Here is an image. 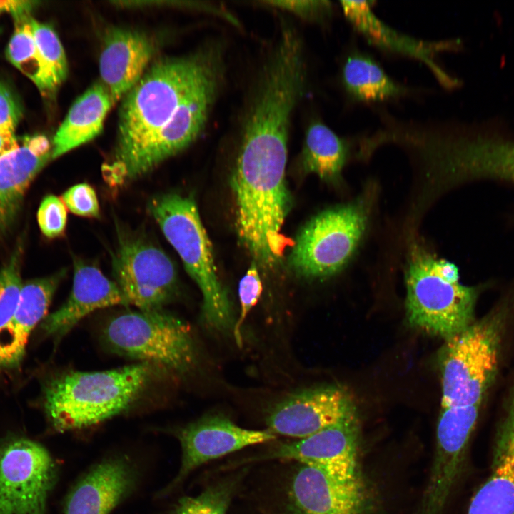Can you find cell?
I'll return each instance as SVG.
<instances>
[{
  "instance_id": "obj_7",
  "label": "cell",
  "mask_w": 514,
  "mask_h": 514,
  "mask_svg": "<svg viewBox=\"0 0 514 514\" xmlns=\"http://www.w3.org/2000/svg\"><path fill=\"white\" fill-rule=\"evenodd\" d=\"M148 211L198 286L206 325L218 331L233 328L231 303L218 276L212 246L194 199L175 193L162 194L151 200Z\"/></svg>"
},
{
  "instance_id": "obj_23",
  "label": "cell",
  "mask_w": 514,
  "mask_h": 514,
  "mask_svg": "<svg viewBox=\"0 0 514 514\" xmlns=\"http://www.w3.org/2000/svg\"><path fill=\"white\" fill-rule=\"evenodd\" d=\"M135 474L121 458L93 467L75 485L66 498L65 514H109L131 491Z\"/></svg>"
},
{
  "instance_id": "obj_35",
  "label": "cell",
  "mask_w": 514,
  "mask_h": 514,
  "mask_svg": "<svg viewBox=\"0 0 514 514\" xmlns=\"http://www.w3.org/2000/svg\"><path fill=\"white\" fill-rule=\"evenodd\" d=\"M21 107L11 90L0 82V133L15 136Z\"/></svg>"
},
{
  "instance_id": "obj_15",
  "label": "cell",
  "mask_w": 514,
  "mask_h": 514,
  "mask_svg": "<svg viewBox=\"0 0 514 514\" xmlns=\"http://www.w3.org/2000/svg\"><path fill=\"white\" fill-rule=\"evenodd\" d=\"M372 1H341L348 22L369 44L383 51L409 57L423 63L439 84L446 89L458 84L440 65V54L456 50V40L427 41L401 33L381 21L373 10Z\"/></svg>"
},
{
  "instance_id": "obj_18",
  "label": "cell",
  "mask_w": 514,
  "mask_h": 514,
  "mask_svg": "<svg viewBox=\"0 0 514 514\" xmlns=\"http://www.w3.org/2000/svg\"><path fill=\"white\" fill-rule=\"evenodd\" d=\"M466 514H514V378L495 428L488 475Z\"/></svg>"
},
{
  "instance_id": "obj_27",
  "label": "cell",
  "mask_w": 514,
  "mask_h": 514,
  "mask_svg": "<svg viewBox=\"0 0 514 514\" xmlns=\"http://www.w3.org/2000/svg\"><path fill=\"white\" fill-rule=\"evenodd\" d=\"M29 23L43 64L44 89L41 94L49 96L56 92L66 78L68 66L66 55L52 28L32 17Z\"/></svg>"
},
{
  "instance_id": "obj_26",
  "label": "cell",
  "mask_w": 514,
  "mask_h": 514,
  "mask_svg": "<svg viewBox=\"0 0 514 514\" xmlns=\"http://www.w3.org/2000/svg\"><path fill=\"white\" fill-rule=\"evenodd\" d=\"M350 154L349 140L316 120L306 131L300 163L305 173H314L326 183L336 184Z\"/></svg>"
},
{
  "instance_id": "obj_6",
  "label": "cell",
  "mask_w": 514,
  "mask_h": 514,
  "mask_svg": "<svg viewBox=\"0 0 514 514\" xmlns=\"http://www.w3.org/2000/svg\"><path fill=\"white\" fill-rule=\"evenodd\" d=\"M405 276L406 316L411 326L447 340L475 320L480 288L460 283L454 263L415 246Z\"/></svg>"
},
{
  "instance_id": "obj_22",
  "label": "cell",
  "mask_w": 514,
  "mask_h": 514,
  "mask_svg": "<svg viewBox=\"0 0 514 514\" xmlns=\"http://www.w3.org/2000/svg\"><path fill=\"white\" fill-rule=\"evenodd\" d=\"M66 273L63 269L23 285L15 313L0 336V371L19 366L29 338L46 316L53 296Z\"/></svg>"
},
{
  "instance_id": "obj_10",
  "label": "cell",
  "mask_w": 514,
  "mask_h": 514,
  "mask_svg": "<svg viewBox=\"0 0 514 514\" xmlns=\"http://www.w3.org/2000/svg\"><path fill=\"white\" fill-rule=\"evenodd\" d=\"M112 268L128 304L138 310H162L178 292L172 261L160 248L142 238H120Z\"/></svg>"
},
{
  "instance_id": "obj_9",
  "label": "cell",
  "mask_w": 514,
  "mask_h": 514,
  "mask_svg": "<svg viewBox=\"0 0 514 514\" xmlns=\"http://www.w3.org/2000/svg\"><path fill=\"white\" fill-rule=\"evenodd\" d=\"M368 217V202L362 197L318 213L297 235L288 256L291 268L309 279L336 274L356 251Z\"/></svg>"
},
{
  "instance_id": "obj_38",
  "label": "cell",
  "mask_w": 514,
  "mask_h": 514,
  "mask_svg": "<svg viewBox=\"0 0 514 514\" xmlns=\"http://www.w3.org/2000/svg\"><path fill=\"white\" fill-rule=\"evenodd\" d=\"M19 143L16 136L0 133V156L4 153L17 148Z\"/></svg>"
},
{
  "instance_id": "obj_30",
  "label": "cell",
  "mask_w": 514,
  "mask_h": 514,
  "mask_svg": "<svg viewBox=\"0 0 514 514\" xmlns=\"http://www.w3.org/2000/svg\"><path fill=\"white\" fill-rule=\"evenodd\" d=\"M22 247L21 244L16 247L0 270V336L15 313L24 285L21 278Z\"/></svg>"
},
{
  "instance_id": "obj_13",
  "label": "cell",
  "mask_w": 514,
  "mask_h": 514,
  "mask_svg": "<svg viewBox=\"0 0 514 514\" xmlns=\"http://www.w3.org/2000/svg\"><path fill=\"white\" fill-rule=\"evenodd\" d=\"M358 417L355 403L335 385L291 393L268 411L266 423L274 434L303 438L342 420Z\"/></svg>"
},
{
  "instance_id": "obj_33",
  "label": "cell",
  "mask_w": 514,
  "mask_h": 514,
  "mask_svg": "<svg viewBox=\"0 0 514 514\" xmlns=\"http://www.w3.org/2000/svg\"><path fill=\"white\" fill-rule=\"evenodd\" d=\"M261 4L290 12L302 19L314 22H322L328 19L333 11L332 3L324 0L262 1Z\"/></svg>"
},
{
  "instance_id": "obj_1",
  "label": "cell",
  "mask_w": 514,
  "mask_h": 514,
  "mask_svg": "<svg viewBox=\"0 0 514 514\" xmlns=\"http://www.w3.org/2000/svg\"><path fill=\"white\" fill-rule=\"evenodd\" d=\"M288 136L273 132L238 137L231 173L236 229L256 265L280 264L294 241L282 232L292 206L286 182Z\"/></svg>"
},
{
  "instance_id": "obj_36",
  "label": "cell",
  "mask_w": 514,
  "mask_h": 514,
  "mask_svg": "<svg viewBox=\"0 0 514 514\" xmlns=\"http://www.w3.org/2000/svg\"><path fill=\"white\" fill-rule=\"evenodd\" d=\"M32 1H0V11L10 13L15 21L26 19L35 6Z\"/></svg>"
},
{
  "instance_id": "obj_14",
  "label": "cell",
  "mask_w": 514,
  "mask_h": 514,
  "mask_svg": "<svg viewBox=\"0 0 514 514\" xmlns=\"http://www.w3.org/2000/svg\"><path fill=\"white\" fill-rule=\"evenodd\" d=\"M287 495L290 514H364L369 501L361 475L341 479L301 463L288 480Z\"/></svg>"
},
{
  "instance_id": "obj_4",
  "label": "cell",
  "mask_w": 514,
  "mask_h": 514,
  "mask_svg": "<svg viewBox=\"0 0 514 514\" xmlns=\"http://www.w3.org/2000/svg\"><path fill=\"white\" fill-rule=\"evenodd\" d=\"M514 320V302L502 299L440 350L441 407L483 405L497 381L508 333Z\"/></svg>"
},
{
  "instance_id": "obj_2",
  "label": "cell",
  "mask_w": 514,
  "mask_h": 514,
  "mask_svg": "<svg viewBox=\"0 0 514 514\" xmlns=\"http://www.w3.org/2000/svg\"><path fill=\"white\" fill-rule=\"evenodd\" d=\"M223 61V46L211 42L186 56L157 59L147 68L119 108L115 158L126 173L193 86Z\"/></svg>"
},
{
  "instance_id": "obj_31",
  "label": "cell",
  "mask_w": 514,
  "mask_h": 514,
  "mask_svg": "<svg viewBox=\"0 0 514 514\" xmlns=\"http://www.w3.org/2000/svg\"><path fill=\"white\" fill-rule=\"evenodd\" d=\"M263 286L257 265L252 262L238 285V296L241 311L236 321L233 332L236 344H243L241 328L251 309L257 303L262 293Z\"/></svg>"
},
{
  "instance_id": "obj_24",
  "label": "cell",
  "mask_w": 514,
  "mask_h": 514,
  "mask_svg": "<svg viewBox=\"0 0 514 514\" xmlns=\"http://www.w3.org/2000/svg\"><path fill=\"white\" fill-rule=\"evenodd\" d=\"M339 81L348 101L354 104L383 103L412 93L391 78L373 56L355 49L341 61Z\"/></svg>"
},
{
  "instance_id": "obj_5",
  "label": "cell",
  "mask_w": 514,
  "mask_h": 514,
  "mask_svg": "<svg viewBox=\"0 0 514 514\" xmlns=\"http://www.w3.org/2000/svg\"><path fill=\"white\" fill-rule=\"evenodd\" d=\"M398 139L401 147L418 156L430 173L448 183L477 178L514 182L513 141L413 121L400 126Z\"/></svg>"
},
{
  "instance_id": "obj_16",
  "label": "cell",
  "mask_w": 514,
  "mask_h": 514,
  "mask_svg": "<svg viewBox=\"0 0 514 514\" xmlns=\"http://www.w3.org/2000/svg\"><path fill=\"white\" fill-rule=\"evenodd\" d=\"M359 442V423L355 417L298 440L281 443L258 458L294 460L317 467L341 479H351L360 475Z\"/></svg>"
},
{
  "instance_id": "obj_37",
  "label": "cell",
  "mask_w": 514,
  "mask_h": 514,
  "mask_svg": "<svg viewBox=\"0 0 514 514\" xmlns=\"http://www.w3.org/2000/svg\"><path fill=\"white\" fill-rule=\"evenodd\" d=\"M103 173L105 180L111 185L120 184L127 178L124 166L117 161L112 165L104 166Z\"/></svg>"
},
{
  "instance_id": "obj_20",
  "label": "cell",
  "mask_w": 514,
  "mask_h": 514,
  "mask_svg": "<svg viewBox=\"0 0 514 514\" xmlns=\"http://www.w3.org/2000/svg\"><path fill=\"white\" fill-rule=\"evenodd\" d=\"M99 57V81L114 104L138 81L154 53L153 41L136 30L112 28L104 36Z\"/></svg>"
},
{
  "instance_id": "obj_19",
  "label": "cell",
  "mask_w": 514,
  "mask_h": 514,
  "mask_svg": "<svg viewBox=\"0 0 514 514\" xmlns=\"http://www.w3.org/2000/svg\"><path fill=\"white\" fill-rule=\"evenodd\" d=\"M74 268L72 289L68 299L40 323L42 333L56 342L94 311L128 305L116 282L107 278L99 268L79 258H74Z\"/></svg>"
},
{
  "instance_id": "obj_11",
  "label": "cell",
  "mask_w": 514,
  "mask_h": 514,
  "mask_svg": "<svg viewBox=\"0 0 514 514\" xmlns=\"http://www.w3.org/2000/svg\"><path fill=\"white\" fill-rule=\"evenodd\" d=\"M224 63L214 66L193 86L127 170V178L135 179L151 172L196 141L223 85Z\"/></svg>"
},
{
  "instance_id": "obj_3",
  "label": "cell",
  "mask_w": 514,
  "mask_h": 514,
  "mask_svg": "<svg viewBox=\"0 0 514 514\" xmlns=\"http://www.w3.org/2000/svg\"><path fill=\"white\" fill-rule=\"evenodd\" d=\"M165 372L147 362L103 371H64L46 386V413L61 432L98 424L129 409Z\"/></svg>"
},
{
  "instance_id": "obj_32",
  "label": "cell",
  "mask_w": 514,
  "mask_h": 514,
  "mask_svg": "<svg viewBox=\"0 0 514 514\" xmlns=\"http://www.w3.org/2000/svg\"><path fill=\"white\" fill-rule=\"evenodd\" d=\"M37 221L41 233L49 238L61 236L67 221L66 206L54 195H48L41 201L37 211Z\"/></svg>"
},
{
  "instance_id": "obj_8",
  "label": "cell",
  "mask_w": 514,
  "mask_h": 514,
  "mask_svg": "<svg viewBox=\"0 0 514 514\" xmlns=\"http://www.w3.org/2000/svg\"><path fill=\"white\" fill-rule=\"evenodd\" d=\"M101 339L113 353L158 365L177 376L190 373L198 362L190 326L163 309L115 315L105 323Z\"/></svg>"
},
{
  "instance_id": "obj_25",
  "label": "cell",
  "mask_w": 514,
  "mask_h": 514,
  "mask_svg": "<svg viewBox=\"0 0 514 514\" xmlns=\"http://www.w3.org/2000/svg\"><path fill=\"white\" fill-rule=\"evenodd\" d=\"M114 105L110 95L98 81L94 83L71 106L57 130L51 145V159L86 143L97 136L104 119Z\"/></svg>"
},
{
  "instance_id": "obj_12",
  "label": "cell",
  "mask_w": 514,
  "mask_h": 514,
  "mask_svg": "<svg viewBox=\"0 0 514 514\" xmlns=\"http://www.w3.org/2000/svg\"><path fill=\"white\" fill-rule=\"evenodd\" d=\"M55 465L41 445L22 438L0 445V514H44Z\"/></svg>"
},
{
  "instance_id": "obj_17",
  "label": "cell",
  "mask_w": 514,
  "mask_h": 514,
  "mask_svg": "<svg viewBox=\"0 0 514 514\" xmlns=\"http://www.w3.org/2000/svg\"><path fill=\"white\" fill-rule=\"evenodd\" d=\"M177 437L182 448V460L173 485L204 463L276 438L268 429L243 428L219 413H211L189 423L178 432Z\"/></svg>"
},
{
  "instance_id": "obj_29",
  "label": "cell",
  "mask_w": 514,
  "mask_h": 514,
  "mask_svg": "<svg viewBox=\"0 0 514 514\" xmlns=\"http://www.w3.org/2000/svg\"><path fill=\"white\" fill-rule=\"evenodd\" d=\"M236 485L235 478L223 480L196 497H183L174 514H226Z\"/></svg>"
},
{
  "instance_id": "obj_21",
  "label": "cell",
  "mask_w": 514,
  "mask_h": 514,
  "mask_svg": "<svg viewBox=\"0 0 514 514\" xmlns=\"http://www.w3.org/2000/svg\"><path fill=\"white\" fill-rule=\"evenodd\" d=\"M51 159V144L43 135L25 137L0 156V243L14 224L32 181Z\"/></svg>"
},
{
  "instance_id": "obj_34",
  "label": "cell",
  "mask_w": 514,
  "mask_h": 514,
  "mask_svg": "<svg viewBox=\"0 0 514 514\" xmlns=\"http://www.w3.org/2000/svg\"><path fill=\"white\" fill-rule=\"evenodd\" d=\"M66 208L73 213L94 218L99 215V204L94 188L86 183L74 185L62 196Z\"/></svg>"
},
{
  "instance_id": "obj_28",
  "label": "cell",
  "mask_w": 514,
  "mask_h": 514,
  "mask_svg": "<svg viewBox=\"0 0 514 514\" xmlns=\"http://www.w3.org/2000/svg\"><path fill=\"white\" fill-rule=\"evenodd\" d=\"M31 17L15 21V30L8 44L6 54L9 61L31 80L42 93L44 69L31 29Z\"/></svg>"
}]
</instances>
